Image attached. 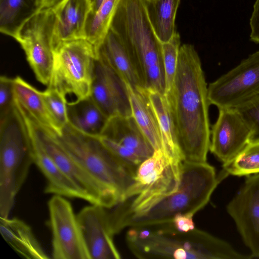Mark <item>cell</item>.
Returning <instances> with one entry per match:
<instances>
[{
	"label": "cell",
	"instance_id": "17",
	"mask_svg": "<svg viewBox=\"0 0 259 259\" xmlns=\"http://www.w3.org/2000/svg\"><path fill=\"white\" fill-rule=\"evenodd\" d=\"M54 48L65 41L86 39V25L92 10L91 0H61L50 8Z\"/></svg>",
	"mask_w": 259,
	"mask_h": 259
},
{
	"label": "cell",
	"instance_id": "18",
	"mask_svg": "<svg viewBox=\"0 0 259 259\" xmlns=\"http://www.w3.org/2000/svg\"><path fill=\"white\" fill-rule=\"evenodd\" d=\"M100 136L123 145L143 161L150 157L155 152L132 115L109 118Z\"/></svg>",
	"mask_w": 259,
	"mask_h": 259
},
{
	"label": "cell",
	"instance_id": "21",
	"mask_svg": "<svg viewBox=\"0 0 259 259\" xmlns=\"http://www.w3.org/2000/svg\"><path fill=\"white\" fill-rule=\"evenodd\" d=\"M126 87L132 116L155 151H162L160 127L147 90L134 89L127 84Z\"/></svg>",
	"mask_w": 259,
	"mask_h": 259
},
{
	"label": "cell",
	"instance_id": "37",
	"mask_svg": "<svg viewBox=\"0 0 259 259\" xmlns=\"http://www.w3.org/2000/svg\"><path fill=\"white\" fill-rule=\"evenodd\" d=\"M103 0H91L92 4V12L95 11L99 8Z\"/></svg>",
	"mask_w": 259,
	"mask_h": 259
},
{
	"label": "cell",
	"instance_id": "4",
	"mask_svg": "<svg viewBox=\"0 0 259 259\" xmlns=\"http://www.w3.org/2000/svg\"><path fill=\"white\" fill-rule=\"evenodd\" d=\"M223 179L206 162L183 161L181 180L174 193L154 202L148 208L129 215L112 228L114 234L126 227L151 226L171 222L178 214H195L208 202Z\"/></svg>",
	"mask_w": 259,
	"mask_h": 259
},
{
	"label": "cell",
	"instance_id": "6",
	"mask_svg": "<svg viewBox=\"0 0 259 259\" xmlns=\"http://www.w3.org/2000/svg\"><path fill=\"white\" fill-rule=\"evenodd\" d=\"M33 163L28 137L14 107L0 118V218H8Z\"/></svg>",
	"mask_w": 259,
	"mask_h": 259
},
{
	"label": "cell",
	"instance_id": "26",
	"mask_svg": "<svg viewBox=\"0 0 259 259\" xmlns=\"http://www.w3.org/2000/svg\"><path fill=\"white\" fill-rule=\"evenodd\" d=\"M120 0H103L97 10L91 12L86 25V39L98 53L108 33Z\"/></svg>",
	"mask_w": 259,
	"mask_h": 259
},
{
	"label": "cell",
	"instance_id": "27",
	"mask_svg": "<svg viewBox=\"0 0 259 259\" xmlns=\"http://www.w3.org/2000/svg\"><path fill=\"white\" fill-rule=\"evenodd\" d=\"M38 9L36 0H0V31L12 36L20 25Z\"/></svg>",
	"mask_w": 259,
	"mask_h": 259
},
{
	"label": "cell",
	"instance_id": "33",
	"mask_svg": "<svg viewBox=\"0 0 259 259\" xmlns=\"http://www.w3.org/2000/svg\"><path fill=\"white\" fill-rule=\"evenodd\" d=\"M13 79L2 75L0 77V118H2L14 108Z\"/></svg>",
	"mask_w": 259,
	"mask_h": 259
},
{
	"label": "cell",
	"instance_id": "1",
	"mask_svg": "<svg viewBox=\"0 0 259 259\" xmlns=\"http://www.w3.org/2000/svg\"><path fill=\"white\" fill-rule=\"evenodd\" d=\"M183 161L206 162L210 143L207 87L199 56L181 46L171 88L165 93Z\"/></svg>",
	"mask_w": 259,
	"mask_h": 259
},
{
	"label": "cell",
	"instance_id": "23",
	"mask_svg": "<svg viewBox=\"0 0 259 259\" xmlns=\"http://www.w3.org/2000/svg\"><path fill=\"white\" fill-rule=\"evenodd\" d=\"M14 100L33 120L45 129L58 133L46 107L42 92L38 90L23 78H13Z\"/></svg>",
	"mask_w": 259,
	"mask_h": 259
},
{
	"label": "cell",
	"instance_id": "34",
	"mask_svg": "<svg viewBox=\"0 0 259 259\" xmlns=\"http://www.w3.org/2000/svg\"><path fill=\"white\" fill-rule=\"evenodd\" d=\"M193 216L194 214L191 213L178 214L172 220V224L178 231H190L195 228Z\"/></svg>",
	"mask_w": 259,
	"mask_h": 259
},
{
	"label": "cell",
	"instance_id": "36",
	"mask_svg": "<svg viewBox=\"0 0 259 259\" xmlns=\"http://www.w3.org/2000/svg\"><path fill=\"white\" fill-rule=\"evenodd\" d=\"M61 0H36L38 9H50Z\"/></svg>",
	"mask_w": 259,
	"mask_h": 259
},
{
	"label": "cell",
	"instance_id": "10",
	"mask_svg": "<svg viewBox=\"0 0 259 259\" xmlns=\"http://www.w3.org/2000/svg\"><path fill=\"white\" fill-rule=\"evenodd\" d=\"M49 226L55 259H90L77 215L64 196L54 195L48 202Z\"/></svg>",
	"mask_w": 259,
	"mask_h": 259
},
{
	"label": "cell",
	"instance_id": "5",
	"mask_svg": "<svg viewBox=\"0 0 259 259\" xmlns=\"http://www.w3.org/2000/svg\"><path fill=\"white\" fill-rule=\"evenodd\" d=\"M44 130L93 179L117 195L121 202L123 200L136 174L113 155L98 137L82 133L69 122L60 134Z\"/></svg>",
	"mask_w": 259,
	"mask_h": 259
},
{
	"label": "cell",
	"instance_id": "20",
	"mask_svg": "<svg viewBox=\"0 0 259 259\" xmlns=\"http://www.w3.org/2000/svg\"><path fill=\"white\" fill-rule=\"evenodd\" d=\"M0 232L6 242L18 253L28 259H47L31 228L17 218H0Z\"/></svg>",
	"mask_w": 259,
	"mask_h": 259
},
{
	"label": "cell",
	"instance_id": "14",
	"mask_svg": "<svg viewBox=\"0 0 259 259\" xmlns=\"http://www.w3.org/2000/svg\"><path fill=\"white\" fill-rule=\"evenodd\" d=\"M91 96L109 118L132 115L126 84L99 56L95 63Z\"/></svg>",
	"mask_w": 259,
	"mask_h": 259
},
{
	"label": "cell",
	"instance_id": "15",
	"mask_svg": "<svg viewBox=\"0 0 259 259\" xmlns=\"http://www.w3.org/2000/svg\"><path fill=\"white\" fill-rule=\"evenodd\" d=\"M107 208L91 204L83 207L77 218L90 259H118L113 241Z\"/></svg>",
	"mask_w": 259,
	"mask_h": 259
},
{
	"label": "cell",
	"instance_id": "3",
	"mask_svg": "<svg viewBox=\"0 0 259 259\" xmlns=\"http://www.w3.org/2000/svg\"><path fill=\"white\" fill-rule=\"evenodd\" d=\"M110 29L121 39L144 88L165 95L162 42L150 21L144 0H120Z\"/></svg>",
	"mask_w": 259,
	"mask_h": 259
},
{
	"label": "cell",
	"instance_id": "35",
	"mask_svg": "<svg viewBox=\"0 0 259 259\" xmlns=\"http://www.w3.org/2000/svg\"><path fill=\"white\" fill-rule=\"evenodd\" d=\"M249 24L250 39L255 43H259V0H256L254 4Z\"/></svg>",
	"mask_w": 259,
	"mask_h": 259
},
{
	"label": "cell",
	"instance_id": "32",
	"mask_svg": "<svg viewBox=\"0 0 259 259\" xmlns=\"http://www.w3.org/2000/svg\"><path fill=\"white\" fill-rule=\"evenodd\" d=\"M235 109L250 130V142L259 141V97Z\"/></svg>",
	"mask_w": 259,
	"mask_h": 259
},
{
	"label": "cell",
	"instance_id": "31",
	"mask_svg": "<svg viewBox=\"0 0 259 259\" xmlns=\"http://www.w3.org/2000/svg\"><path fill=\"white\" fill-rule=\"evenodd\" d=\"M98 137L104 146L113 155L136 175L139 166L143 161L140 158L115 141L103 136Z\"/></svg>",
	"mask_w": 259,
	"mask_h": 259
},
{
	"label": "cell",
	"instance_id": "25",
	"mask_svg": "<svg viewBox=\"0 0 259 259\" xmlns=\"http://www.w3.org/2000/svg\"><path fill=\"white\" fill-rule=\"evenodd\" d=\"M180 2V0L145 2L151 23L162 43L168 41L176 31L175 19Z\"/></svg>",
	"mask_w": 259,
	"mask_h": 259
},
{
	"label": "cell",
	"instance_id": "12",
	"mask_svg": "<svg viewBox=\"0 0 259 259\" xmlns=\"http://www.w3.org/2000/svg\"><path fill=\"white\" fill-rule=\"evenodd\" d=\"M251 255L259 257V174L250 176L227 206Z\"/></svg>",
	"mask_w": 259,
	"mask_h": 259
},
{
	"label": "cell",
	"instance_id": "9",
	"mask_svg": "<svg viewBox=\"0 0 259 259\" xmlns=\"http://www.w3.org/2000/svg\"><path fill=\"white\" fill-rule=\"evenodd\" d=\"M210 104L236 108L259 97V50L207 87Z\"/></svg>",
	"mask_w": 259,
	"mask_h": 259
},
{
	"label": "cell",
	"instance_id": "19",
	"mask_svg": "<svg viewBox=\"0 0 259 259\" xmlns=\"http://www.w3.org/2000/svg\"><path fill=\"white\" fill-rule=\"evenodd\" d=\"M98 56L134 89H144L136 66L120 37L111 29L101 44Z\"/></svg>",
	"mask_w": 259,
	"mask_h": 259
},
{
	"label": "cell",
	"instance_id": "29",
	"mask_svg": "<svg viewBox=\"0 0 259 259\" xmlns=\"http://www.w3.org/2000/svg\"><path fill=\"white\" fill-rule=\"evenodd\" d=\"M48 112L56 126L57 134L68 123L67 100L65 95L50 87L42 92Z\"/></svg>",
	"mask_w": 259,
	"mask_h": 259
},
{
	"label": "cell",
	"instance_id": "30",
	"mask_svg": "<svg viewBox=\"0 0 259 259\" xmlns=\"http://www.w3.org/2000/svg\"><path fill=\"white\" fill-rule=\"evenodd\" d=\"M180 44V36L176 31L168 41L162 43L165 93L171 88L176 76L178 65Z\"/></svg>",
	"mask_w": 259,
	"mask_h": 259
},
{
	"label": "cell",
	"instance_id": "7",
	"mask_svg": "<svg viewBox=\"0 0 259 259\" xmlns=\"http://www.w3.org/2000/svg\"><path fill=\"white\" fill-rule=\"evenodd\" d=\"M53 61L48 87L76 99L91 96L96 60L98 53L87 39L61 42L53 51Z\"/></svg>",
	"mask_w": 259,
	"mask_h": 259
},
{
	"label": "cell",
	"instance_id": "11",
	"mask_svg": "<svg viewBox=\"0 0 259 259\" xmlns=\"http://www.w3.org/2000/svg\"><path fill=\"white\" fill-rule=\"evenodd\" d=\"M38 136L48 154L62 172L88 197L91 204L111 209L120 198L107 190L78 165L42 127L31 117Z\"/></svg>",
	"mask_w": 259,
	"mask_h": 259
},
{
	"label": "cell",
	"instance_id": "28",
	"mask_svg": "<svg viewBox=\"0 0 259 259\" xmlns=\"http://www.w3.org/2000/svg\"><path fill=\"white\" fill-rule=\"evenodd\" d=\"M222 171L237 176L259 174V141L249 142L232 160L223 164Z\"/></svg>",
	"mask_w": 259,
	"mask_h": 259
},
{
	"label": "cell",
	"instance_id": "22",
	"mask_svg": "<svg viewBox=\"0 0 259 259\" xmlns=\"http://www.w3.org/2000/svg\"><path fill=\"white\" fill-rule=\"evenodd\" d=\"M68 122L82 133L101 135L109 119L91 96L67 103Z\"/></svg>",
	"mask_w": 259,
	"mask_h": 259
},
{
	"label": "cell",
	"instance_id": "8",
	"mask_svg": "<svg viewBox=\"0 0 259 259\" xmlns=\"http://www.w3.org/2000/svg\"><path fill=\"white\" fill-rule=\"evenodd\" d=\"M53 14L51 9H37L25 19L11 37L23 50L38 81L49 83L53 61Z\"/></svg>",
	"mask_w": 259,
	"mask_h": 259
},
{
	"label": "cell",
	"instance_id": "13",
	"mask_svg": "<svg viewBox=\"0 0 259 259\" xmlns=\"http://www.w3.org/2000/svg\"><path fill=\"white\" fill-rule=\"evenodd\" d=\"M14 106L26 129L33 163L36 165L46 179L45 193L88 201L87 196L62 172L48 154L28 114L16 102Z\"/></svg>",
	"mask_w": 259,
	"mask_h": 259
},
{
	"label": "cell",
	"instance_id": "38",
	"mask_svg": "<svg viewBox=\"0 0 259 259\" xmlns=\"http://www.w3.org/2000/svg\"><path fill=\"white\" fill-rule=\"evenodd\" d=\"M145 2H149L151 1L152 0H144Z\"/></svg>",
	"mask_w": 259,
	"mask_h": 259
},
{
	"label": "cell",
	"instance_id": "2",
	"mask_svg": "<svg viewBox=\"0 0 259 259\" xmlns=\"http://www.w3.org/2000/svg\"><path fill=\"white\" fill-rule=\"evenodd\" d=\"M129 249L140 258L245 259L229 243L194 228L181 232L171 222L132 227L126 235Z\"/></svg>",
	"mask_w": 259,
	"mask_h": 259
},
{
	"label": "cell",
	"instance_id": "16",
	"mask_svg": "<svg viewBox=\"0 0 259 259\" xmlns=\"http://www.w3.org/2000/svg\"><path fill=\"white\" fill-rule=\"evenodd\" d=\"M209 150L224 164L232 160L250 142L251 131L235 108L219 109L211 131Z\"/></svg>",
	"mask_w": 259,
	"mask_h": 259
},
{
	"label": "cell",
	"instance_id": "24",
	"mask_svg": "<svg viewBox=\"0 0 259 259\" xmlns=\"http://www.w3.org/2000/svg\"><path fill=\"white\" fill-rule=\"evenodd\" d=\"M147 91L158 121L162 153L172 160L183 161L175 126L165 95L153 90Z\"/></svg>",
	"mask_w": 259,
	"mask_h": 259
}]
</instances>
